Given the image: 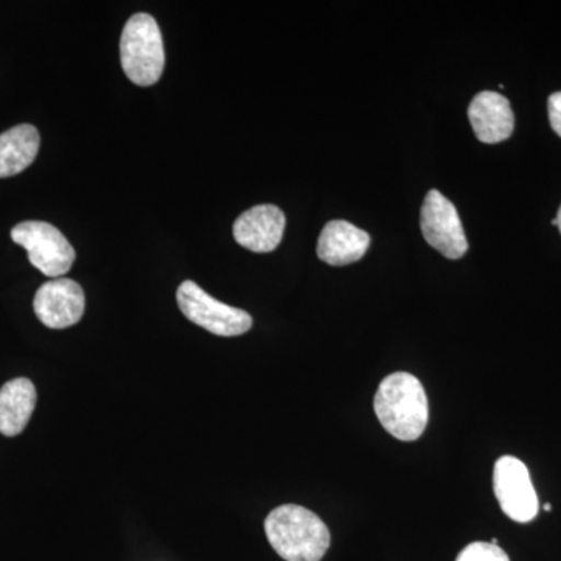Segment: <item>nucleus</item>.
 <instances>
[{"label": "nucleus", "mask_w": 561, "mask_h": 561, "mask_svg": "<svg viewBox=\"0 0 561 561\" xmlns=\"http://www.w3.org/2000/svg\"><path fill=\"white\" fill-rule=\"evenodd\" d=\"M375 412L383 430L401 442H415L430 420V402L419 378L411 373H393L379 386Z\"/></svg>", "instance_id": "obj_1"}, {"label": "nucleus", "mask_w": 561, "mask_h": 561, "mask_svg": "<svg viewBox=\"0 0 561 561\" xmlns=\"http://www.w3.org/2000/svg\"><path fill=\"white\" fill-rule=\"evenodd\" d=\"M265 535L286 561H320L331 545L327 524L301 505H280L267 516Z\"/></svg>", "instance_id": "obj_2"}, {"label": "nucleus", "mask_w": 561, "mask_h": 561, "mask_svg": "<svg viewBox=\"0 0 561 561\" xmlns=\"http://www.w3.org/2000/svg\"><path fill=\"white\" fill-rule=\"evenodd\" d=\"M122 69L138 87H151L165 66L164 44L158 22L147 13L131 16L121 36Z\"/></svg>", "instance_id": "obj_3"}, {"label": "nucleus", "mask_w": 561, "mask_h": 561, "mask_svg": "<svg viewBox=\"0 0 561 561\" xmlns=\"http://www.w3.org/2000/svg\"><path fill=\"white\" fill-rule=\"evenodd\" d=\"M180 311L192 323L220 337L245 334L253 327L249 312L225 305L206 294L194 280H184L176 290Z\"/></svg>", "instance_id": "obj_4"}, {"label": "nucleus", "mask_w": 561, "mask_h": 561, "mask_svg": "<svg viewBox=\"0 0 561 561\" xmlns=\"http://www.w3.org/2000/svg\"><path fill=\"white\" fill-rule=\"evenodd\" d=\"M14 243L27 250L28 261L49 278H62L76 262V250L58 228L47 221H22L11 230Z\"/></svg>", "instance_id": "obj_5"}, {"label": "nucleus", "mask_w": 561, "mask_h": 561, "mask_svg": "<svg viewBox=\"0 0 561 561\" xmlns=\"http://www.w3.org/2000/svg\"><path fill=\"white\" fill-rule=\"evenodd\" d=\"M493 489L502 512L516 523H530L540 511L537 491L526 465L504 456L494 463Z\"/></svg>", "instance_id": "obj_6"}, {"label": "nucleus", "mask_w": 561, "mask_h": 561, "mask_svg": "<svg viewBox=\"0 0 561 561\" xmlns=\"http://www.w3.org/2000/svg\"><path fill=\"white\" fill-rule=\"evenodd\" d=\"M421 232L435 250L448 260H460L468 250L463 227L456 206L440 192L432 190L421 208Z\"/></svg>", "instance_id": "obj_7"}, {"label": "nucleus", "mask_w": 561, "mask_h": 561, "mask_svg": "<svg viewBox=\"0 0 561 561\" xmlns=\"http://www.w3.org/2000/svg\"><path fill=\"white\" fill-rule=\"evenodd\" d=\"M87 300L79 283L68 278L47 280L36 291L33 309L41 323L50 330H66L79 323Z\"/></svg>", "instance_id": "obj_8"}, {"label": "nucleus", "mask_w": 561, "mask_h": 561, "mask_svg": "<svg viewBox=\"0 0 561 561\" xmlns=\"http://www.w3.org/2000/svg\"><path fill=\"white\" fill-rule=\"evenodd\" d=\"M286 230V216L275 205H257L245 210L232 227L236 242L254 253L278 249Z\"/></svg>", "instance_id": "obj_9"}, {"label": "nucleus", "mask_w": 561, "mask_h": 561, "mask_svg": "<svg viewBox=\"0 0 561 561\" xmlns=\"http://www.w3.org/2000/svg\"><path fill=\"white\" fill-rule=\"evenodd\" d=\"M468 117L476 136L485 144H497L511 138L515 128L511 102L493 91H483L472 99Z\"/></svg>", "instance_id": "obj_10"}, {"label": "nucleus", "mask_w": 561, "mask_h": 561, "mask_svg": "<svg viewBox=\"0 0 561 561\" xmlns=\"http://www.w3.org/2000/svg\"><path fill=\"white\" fill-rule=\"evenodd\" d=\"M370 247V236L345 220H332L323 228L317 245L321 261L334 267L360 261Z\"/></svg>", "instance_id": "obj_11"}, {"label": "nucleus", "mask_w": 561, "mask_h": 561, "mask_svg": "<svg viewBox=\"0 0 561 561\" xmlns=\"http://www.w3.org/2000/svg\"><path fill=\"white\" fill-rule=\"evenodd\" d=\"M36 408V389L31 379L18 378L0 389V434L16 437L27 427Z\"/></svg>", "instance_id": "obj_12"}, {"label": "nucleus", "mask_w": 561, "mask_h": 561, "mask_svg": "<svg viewBox=\"0 0 561 561\" xmlns=\"http://www.w3.org/2000/svg\"><path fill=\"white\" fill-rule=\"evenodd\" d=\"M39 133L33 125L22 124L0 135V179L24 172L39 151Z\"/></svg>", "instance_id": "obj_13"}, {"label": "nucleus", "mask_w": 561, "mask_h": 561, "mask_svg": "<svg viewBox=\"0 0 561 561\" xmlns=\"http://www.w3.org/2000/svg\"><path fill=\"white\" fill-rule=\"evenodd\" d=\"M456 561H511L500 546L491 542L476 541L468 545Z\"/></svg>", "instance_id": "obj_14"}, {"label": "nucleus", "mask_w": 561, "mask_h": 561, "mask_svg": "<svg viewBox=\"0 0 561 561\" xmlns=\"http://www.w3.org/2000/svg\"><path fill=\"white\" fill-rule=\"evenodd\" d=\"M548 110L553 131L561 138V91L549 98Z\"/></svg>", "instance_id": "obj_15"}, {"label": "nucleus", "mask_w": 561, "mask_h": 561, "mask_svg": "<svg viewBox=\"0 0 561 561\" xmlns=\"http://www.w3.org/2000/svg\"><path fill=\"white\" fill-rule=\"evenodd\" d=\"M557 224H559L560 232H561V206L559 209V214H557Z\"/></svg>", "instance_id": "obj_16"}, {"label": "nucleus", "mask_w": 561, "mask_h": 561, "mask_svg": "<svg viewBox=\"0 0 561 561\" xmlns=\"http://www.w3.org/2000/svg\"><path fill=\"white\" fill-rule=\"evenodd\" d=\"M551 508H552V507H551V504H546V505H545V511H546V512H551Z\"/></svg>", "instance_id": "obj_17"}]
</instances>
